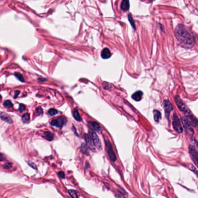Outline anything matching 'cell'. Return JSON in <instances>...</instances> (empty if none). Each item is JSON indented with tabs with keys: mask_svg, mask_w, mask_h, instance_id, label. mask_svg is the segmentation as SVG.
<instances>
[{
	"mask_svg": "<svg viewBox=\"0 0 198 198\" xmlns=\"http://www.w3.org/2000/svg\"><path fill=\"white\" fill-rule=\"evenodd\" d=\"M44 138L45 139H46L47 141H52L53 140V137H54V135L52 133L50 132H44V135H43Z\"/></svg>",
	"mask_w": 198,
	"mask_h": 198,
	"instance_id": "16",
	"label": "cell"
},
{
	"mask_svg": "<svg viewBox=\"0 0 198 198\" xmlns=\"http://www.w3.org/2000/svg\"><path fill=\"white\" fill-rule=\"evenodd\" d=\"M73 117H74V119H76V121H78V122H80L81 120V117L79 115V112L77 109H75L74 111V113H73Z\"/></svg>",
	"mask_w": 198,
	"mask_h": 198,
	"instance_id": "19",
	"label": "cell"
},
{
	"mask_svg": "<svg viewBox=\"0 0 198 198\" xmlns=\"http://www.w3.org/2000/svg\"><path fill=\"white\" fill-rule=\"evenodd\" d=\"M4 105L5 107L7 108H12L13 107V104L12 103V102L10 101V100H7L4 102Z\"/></svg>",
	"mask_w": 198,
	"mask_h": 198,
	"instance_id": "25",
	"label": "cell"
},
{
	"mask_svg": "<svg viewBox=\"0 0 198 198\" xmlns=\"http://www.w3.org/2000/svg\"><path fill=\"white\" fill-rule=\"evenodd\" d=\"M0 119L9 124L13 123L12 120L7 113H3V112L0 113Z\"/></svg>",
	"mask_w": 198,
	"mask_h": 198,
	"instance_id": "13",
	"label": "cell"
},
{
	"mask_svg": "<svg viewBox=\"0 0 198 198\" xmlns=\"http://www.w3.org/2000/svg\"><path fill=\"white\" fill-rule=\"evenodd\" d=\"M189 153L191 156V159L198 165V152L195 146L192 145H189Z\"/></svg>",
	"mask_w": 198,
	"mask_h": 198,
	"instance_id": "4",
	"label": "cell"
},
{
	"mask_svg": "<svg viewBox=\"0 0 198 198\" xmlns=\"http://www.w3.org/2000/svg\"><path fill=\"white\" fill-rule=\"evenodd\" d=\"M89 135H90V137H92L93 141L94 142V146L98 149H102V144L100 141L97 136V135L96 134V133L94 132L93 130H92L91 129H90L89 130Z\"/></svg>",
	"mask_w": 198,
	"mask_h": 198,
	"instance_id": "3",
	"label": "cell"
},
{
	"mask_svg": "<svg viewBox=\"0 0 198 198\" xmlns=\"http://www.w3.org/2000/svg\"><path fill=\"white\" fill-rule=\"evenodd\" d=\"M81 152L84 154H85L86 155H89L88 148L87 147V146L85 144H84V143L82 144V145L81 146Z\"/></svg>",
	"mask_w": 198,
	"mask_h": 198,
	"instance_id": "18",
	"label": "cell"
},
{
	"mask_svg": "<svg viewBox=\"0 0 198 198\" xmlns=\"http://www.w3.org/2000/svg\"><path fill=\"white\" fill-rule=\"evenodd\" d=\"M68 194L69 195L74 198H78V195H77V193L76 192V191L74 190H69L68 191Z\"/></svg>",
	"mask_w": 198,
	"mask_h": 198,
	"instance_id": "22",
	"label": "cell"
},
{
	"mask_svg": "<svg viewBox=\"0 0 198 198\" xmlns=\"http://www.w3.org/2000/svg\"><path fill=\"white\" fill-rule=\"evenodd\" d=\"M153 113H154V118L155 121L156 122L158 123L159 122L160 119H161V118H162L161 113L158 110H154Z\"/></svg>",
	"mask_w": 198,
	"mask_h": 198,
	"instance_id": "15",
	"label": "cell"
},
{
	"mask_svg": "<svg viewBox=\"0 0 198 198\" xmlns=\"http://www.w3.org/2000/svg\"><path fill=\"white\" fill-rule=\"evenodd\" d=\"M173 126L174 130L178 133H182L183 132V129L182 127L181 124L180 123L179 117L177 114H174L173 116Z\"/></svg>",
	"mask_w": 198,
	"mask_h": 198,
	"instance_id": "2",
	"label": "cell"
},
{
	"mask_svg": "<svg viewBox=\"0 0 198 198\" xmlns=\"http://www.w3.org/2000/svg\"><path fill=\"white\" fill-rule=\"evenodd\" d=\"M143 93L142 91H137L132 95V98L136 101H140L142 99Z\"/></svg>",
	"mask_w": 198,
	"mask_h": 198,
	"instance_id": "12",
	"label": "cell"
},
{
	"mask_svg": "<svg viewBox=\"0 0 198 198\" xmlns=\"http://www.w3.org/2000/svg\"><path fill=\"white\" fill-rule=\"evenodd\" d=\"M5 160V158L4 157V156L0 153V161H3Z\"/></svg>",
	"mask_w": 198,
	"mask_h": 198,
	"instance_id": "32",
	"label": "cell"
},
{
	"mask_svg": "<svg viewBox=\"0 0 198 198\" xmlns=\"http://www.w3.org/2000/svg\"><path fill=\"white\" fill-rule=\"evenodd\" d=\"M2 99V97H1V95H0V101Z\"/></svg>",
	"mask_w": 198,
	"mask_h": 198,
	"instance_id": "35",
	"label": "cell"
},
{
	"mask_svg": "<svg viewBox=\"0 0 198 198\" xmlns=\"http://www.w3.org/2000/svg\"><path fill=\"white\" fill-rule=\"evenodd\" d=\"M58 113V111L55 109H50L48 111V114L50 116H55Z\"/></svg>",
	"mask_w": 198,
	"mask_h": 198,
	"instance_id": "24",
	"label": "cell"
},
{
	"mask_svg": "<svg viewBox=\"0 0 198 198\" xmlns=\"http://www.w3.org/2000/svg\"><path fill=\"white\" fill-rule=\"evenodd\" d=\"M36 111H37V113H38V115H41V114H42L43 113L42 109L41 108H37Z\"/></svg>",
	"mask_w": 198,
	"mask_h": 198,
	"instance_id": "29",
	"label": "cell"
},
{
	"mask_svg": "<svg viewBox=\"0 0 198 198\" xmlns=\"http://www.w3.org/2000/svg\"><path fill=\"white\" fill-rule=\"evenodd\" d=\"M181 121H182V125H183L186 132L187 133V134L192 138V136L194 134V132L191 126L190 123H189L187 119H186L185 118H184V117H182L181 119Z\"/></svg>",
	"mask_w": 198,
	"mask_h": 198,
	"instance_id": "5",
	"label": "cell"
},
{
	"mask_svg": "<svg viewBox=\"0 0 198 198\" xmlns=\"http://www.w3.org/2000/svg\"><path fill=\"white\" fill-rule=\"evenodd\" d=\"M89 123L93 127L94 130H96L97 132H101V127L98 123L94 122H89Z\"/></svg>",
	"mask_w": 198,
	"mask_h": 198,
	"instance_id": "17",
	"label": "cell"
},
{
	"mask_svg": "<svg viewBox=\"0 0 198 198\" xmlns=\"http://www.w3.org/2000/svg\"><path fill=\"white\" fill-rule=\"evenodd\" d=\"M175 102H176V104L177 105V107L179 108V111H181L183 113H185L189 109L186 106V105L184 104V102L182 101V99L178 95L175 96Z\"/></svg>",
	"mask_w": 198,
	"mask_h": 198,
	"instance_id": "8",
	"label": "cell"
},
{
	"mask_svg": "<svg viewBox=\"0 0 198 198\" xmlns=\"http://www.w3.org/2000/svg\"><path fill=\"white\" fill-rule=\"evenodd\" d=\"M58 174H59V176L60 177H62V178H63V179H64V178L65 177V173H64L63 171H60V172H59Z\"/></svg>",
	"mask_w": 198,
	"mask_h": 198,
	"instance_id": "30",
	"label": "cell"
},
{
	"mask_svg": "<svg viewBox=\"0 0 198 198\" xmlns=\"http://www.w3.org/2000/svg\"><path fill=\"white\" fill-rule=\"evenodd\" d=\"M197 127V130H198V125H197V127Z\"/></svg>",
	"mask_w": 198,
	"mask_h": 198,
	"instance_id": "36",
	"label": "cell"
},
{
	"mask_svg": "<svg viewBox=\"0 0 198 198\" xmlns=\"http://www.w3.org/2000/svg\"><path fill=\"white\" fill-rule=\"evenodd\" d=\"M15 75L19 80V81H20L21 82H24V77H23V76L22 75H21L19 73H15Z\"/></svg>",
	"mask_w": 198,
	"mask_h": 198,
	"instance_id": "23",
	"label": "cell"
},
{
	"mask_svg": "<svg viewBox=\"0 0 198 198\" xmlns=\"http://www.w3.org/2000/svg\"><path fill=\"white\" fill-rule=\"evenodd\" d=\"M65 119L63 117H59L56 119H53L50 122V124L53 126H55L59 128H62L66 124Z\"/></svg>",
	"mask_w": 198,
	"mask_h": 198,
	"instance_id": "6",
	"label": "cell"
},
{
	"mask_svg": "<svg viewBox=\"0 0 198 198\" xmlns=\"http://www.w3.org/2000/svg\"><path fill=\"white\" fill-rule=\"evenodd\" d=\"M85 140L86 142V144L93 151H95V148H94V142L93 141V140L92 137H90V135H88L87 134H85Z\"/></svg>",
	"mask_w": 198,
	"mask_h": 198,
	"instance_id": "10",
	"label": "cell"
},
{
	"mask_svg": "<svg viewBox=\"0 0 198 198\" xmlns=\"http://www.w3.org/2000/svg\"><path fill=\"white\" fill-rule=\"evenodd\" d=\"M163 105H164V109H165V116L167 117V119H169V116H170V112L173 109V106L171 103L168 100H165L164 102H163Z\"/></svg>",
	"mask_w": 198,
	"mask_h": 198,
	"instance_id": "9",
	"label": "cell"
},
{
	"mask_svg": "<svg viewBox=\"0 0 198 198\" xmlns=\"http://www.w3.org/2000/svg\"><path fill=\"white\" fill-rule=\"evenodd\" d=\"M12 167V163H6L4 165V168L8 169Z\"/></svg>",
	"mask_w": 198,
	"mask_h": 198,
	"instance_id": "28",
	"label": "cell"
},
{
	"mask_svg": "<svg viewBox=\"0 0 198 198\" xmlns=\"http://www.w3.org/2000/svg\"><path fill=\"white\" fill-rule=\"evenodd\" d=\"M130 8L129 0H122L121 5V8L123 11L128 10Z\"/></svg>",
	"mask_w": 198,
	"mask_h": 198,
	"instance_id": "14",
	"label": "cell"
},
{
	"mask_svg": "<svg viewBox=\"0 0 198 198\" xmlns=\"http://www.w3.org/2000/svg\"><path fill=\"white\" fill-rule=\"evenodd\" d=\"M111 55L112 54L110 50L107 48H105L101 52V57L104 59H107L110 58L111 57Z\"/></svg>",
	"mask_w": 198,
	"mask_h": 198,
	"instance_id": "11",
	"label": "cell"
},
{
	"mask_svg": "<svg viewBox=\"0 0 198 198\" xmlns=\"http://www.w3.org/2000/svg\"><path fill=\"white\" fill-rule=\"evenodd\" d=\"M148 1H150V2H152L153 1H154V0H148Z\"/></svg>",
	"mask_w": 198,
	"mask_h": 198,
	"instance_id": "34",
	"label": "cell"
},
{
	"mask_svg": "<svg viewBox=\"0 0 198 198\" xmlns=\"http://www.w3.org/2000/svg\"><path fill=\"white\" fill-rule=\"evenodd\" d=\"M30 114L29 113H26L22 117V121L23 122V123H28L29 120H30Z\"/></svg>",
	"mask_w": 198,
	"mask_h": 198,
	"instance_id": "20",
	"label": "cell"
},
{
	"mask_svg": "<svg viewBox=\"0 0 198 198\" xmlns=\"http://www.w3.org/2000/svg\"><path fill=\"white\" fill-rule=\"evenodd\" d=\"M191 169L192 171H194L195 173V174L198 177V171L196 169V168L195 167H194L192 165H191Z\"/></svg>",
	"mask_w": 198,
	"mask_h": 198,
	"instance_id": "27",
	"label": "cell"
},
{
	"mask_svg": "<svg viewBox=\"0 0 198 198\" xmlns=\"http://www.w3.org/2000/svg\"><path fill=\"white\" fill-rule=\"evenodd\" d=\"M19 94H20V91H16L15 93V95H14V98H16Z\"/></svg>",
	"mask_w": 198,
	"mask_h": 198,
	"instance_id": "31",
	"label": "cell"
},
{
	"mask_svg": "<svg viewBox=\"0 0 198 198\" xmlns=\"http://www.w3.org/2000/svg\"><path fill=\"white\" fill-rule=\"evenodd\" d=\"M25 109H26V106H25V105L22 104H20L19 108V112H22L24 111Z\"/></svg>",
	"mask_w": 198,
	"mask_h": 198,
	"instance_id": "26",
	"label": "cell"
},
{
	"mask_svg": "<svg viewBox=\"0 0 198 198\" xmlns=\"http://www.w3.org/2000/svg\"><path fill=\"white\" fill-rule=\"evenodd\" d=\"M105 144H106V146H107V151H108V155L110 158V159L113 161H116V155L113 152V146L111 145V143H110V142L108 140L105 141Z\"/></svg>",
	"mask_w": 198,
	"mask_h": 198,
	"instance_id": "7",
	"label": "cell"
},
{
	"mask_svg": "<svg viewBox=\"0 0 198 198\" xmlns=\"http://www.w3.org/2000/svg\"><path fill=\"white\" fill-rule=\"evenodd\" d=\"M29 164H30V165H32V164H30V163H29ZM33 165H34V166H36V165H35V164H33ZM33 166V168H34V169H36V166ZM32 166H31V167H32Z\"/></svg>",
	"mask_w": 198,
	"mask_h": 198,
	"instance_id": "33",
	"label": "cell"
},
{
	"mask_svg": "<svg viewBox=\"0 0 198 198\" xmlns=\"http://www.w3.org/2000/svg\"><path fill=\"white\" fill-rule=\"evenodd\" d=\"M175 36L181 47L191 48L195 44V38L188 28L182 24L178 25L175 28Z\"/></svg>",
	"mask_w": 198,
	"mask_h": 198,
	"instance_id": "1",
	"label": "cell"
},
{
	"mask_svg": "<svg viewBox=\"0 0 198 198\" xmlns=\"http://www.w3.org/2000/svg\"><path fill=\"white\" fill-rule=\"evenodd\" d=\"M128 19H129V22L131 23V24L132 27L134 29H136V26H135L134 21V19L133 18L132 15L131 13H129V14L128 15Z\"/></svg>",
	"mask_w": 198,
	"mask_h": 198,
	"instance_id": "21",
	"label": "cell"
}]
</instances>
